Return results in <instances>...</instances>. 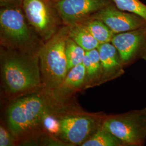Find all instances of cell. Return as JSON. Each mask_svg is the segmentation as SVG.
Returning a JSON list of instances; mask_svg holds the SVG:
<instances>
[{
  "mask_svg": "<svg viewBox=\"0 0 146 146\" xmlns=\"http://www.w3.org/2000/svg\"><path fill=\"white\" fill-rule=\"evenodd\" d=\"M100 44L111 42L115 34L104 22L90 17L81 22Z\"/></svg>",
  "mask_w": 146,
  "mask_h": 146,
  "instance_id": "cell-14",
  "label": "cell"
},
{
  "mask_svg": "<svg viewBox=\"0 0 146 146\" xmlns=\"http://www.w3.org/2000/svg\"><path fill=\"white\" fill-rule=\"evenodd\" d=\"M52 1H54L55 2H58V1H60V0H52Z\"/></svg>",
  "mask_w": 146,
  "mask_h": 146,
  "instance_id": "cell-22",
  "label": "cell"
},
{
  "mask_svg": "<svg viewBox=\"0 0 146 146\" xmlns=\"http://www.w3.org/2000/svg\"><path fill=\"white\" fill-rule=\"evenodd\" d=\"M86 80V70L84 64H80L72 68L62 84L52 90L54 98L56 100L62 99L80 88Z\"/></svg>",
  "mask_w": 146,
  "mask_h": 146,
  "instance_id": "cell-12",
  "label": "cell"
},
{
  "mask_svg": "<svg viewBox=\"0 0 146 146\" xmlns=\"http://www.w3.org/2000/svg\"><path fill=\"white\" fill-rule=\"evenodd\" d=\"M111 0H60L55 2L66 26L81 23L112 3Z\"/></svg>",
  "mask_w": 146,
  "mask_h": 146,
  "instance_id": "cell-8",
  "label": "cell"
},
{
  "mask_svg": "<svg viewBox=\"0 0 146 146\" xmlns=\"http://www.w3.org/2000/svg\"><path fill=\"white\" fill-rule=\"evenodd\" d=\"M98 49L102 67L101 78L111 79L123 73L120 54L111 42L100 44Z\"/></svg>",
  "mask_w": 146,
  "mask_h": 146,
  "instance_id": "cell-11",
  "label": "cell"
},
{
  "mask_svg": "<svg viewBox=\"0 0 146 146\" xmlns=\"http://www.w3.org/2000/svg\"><path fill=\"white\" fill-rule=\"evenodd\" d=\"M43 123L46 129L51 133L55 134L60 133V122L56 118L47 114L43 119Z\"/></svg>",
  "mask_w": 146,
  "mask_h": 146,
  "instance_id": "cell-19",
  "label": "cell"
},
{
  "mask_svg": "<svg viewBox=\"0 0 146 146\" xmlns=\"http://www.w3.org/2000/svg\"><path fill=\"white\" fill-rule=\"evenodd\" d=\"M60 134L69 143L82 145L100 126L99 118L89 115H70L59 120Z\"/></svg>",
  "mask_w": 146,
  "mask_h": 146,
  "instance_id": "cell-7",
  "label": "cell"
},
{
  "mask_svg": "<svg viewBox=\"0 0 146 146\" xmlns=\"http://www.w3.org/2000/svg\"><path fill=\"white\" fill-rule=\"evenodd\" d=\"M86 70V80L93 81L102 78V67L98 48L86 51L83 62Z\"/></svg>",
  "mask_w": 146,
  "mask_h": 146,
  "instance_id": "cell-16",
  "label": "cell"
},
{
  "mask_svg": "<svg viewBox=\"0 0 146 146\" xmlns=\"http://www.w3.org/2000/svg\"><path fill=\"white\" fill-rule=\"evenodd\" d=\"M81 146H121L125 145L119 138L102 125Z\"/></svg>",
  "mask_w": 146,
  "mask_h": 146,
  "instance_id": "cell-15",
  "label": "cell"
},
{
  "mask_svg": "<svg viewBox=\"0 0 146 146\" xmlns=\"http://www.w3.org/2000/svg\"><path fill=\"white\" fill-rule=\"evenodd\" d=\"M85 54L86 50L68 37L66 43V55L68 71L73 67L83 63Z\"/></svg>",
  "mask_w": 146,
  "mask_h": 146,
  "instance_id": "cell-17",
  "label": "cell"
},
{
  "mask_svg": "<svg viewBox=\"0 0 146 146\" xmlns=\"http://www.w3.org/2000/svg\"><path fill=\"white\" fill-rule=\"evenodd\" d=\"M69 37V27L64 25L38 51L43 84L48 89L58 87L68 73L66 43Z\"/></svg>",
  "mask_w": 146,
  "mask_h": 146,
  "instance_id": "cell-3",
  "label": "cell"
},
{
  "mask_svg": "<svg viewBox=\"0 0 146 146\" xmlns=\"http://www.w3.org/2000/svg\"><path fill=\"white\" fill-rule=\"evenodd\" d=\"M1 55L2 77L8 93H20L41 84L38 52L35 54L2 47Z\"/></svg>",
  "mask_w": 146,
  "mask_h": 146,
  "instance_id": "cell-1",
  "label": "cell"
},
{
  "mask_svg": "<svg viewBox=\"0 0 146 146\" xmlns=\"http://www.w3.org/2000/svg\"><path fill=\"white\" fill-rule=\"evenodd\" d=\"M102 125L125 146H142L146 140V108L110 116Z\"/></svg>",
  "mask_w": 146,
  "mask_h": 146,
  "instance_id": "cell-5",
  "label": "cell"
},
{
  "mask_svg": "<svg viewBox=\"0 0 146 146\" xmlns=\"http://www.w3.org/2000/svg\"><path fill=\"white\" fill-rule=\"evenodd\" d=\"M69 27V37L86 51L96 49L99 46L98 42L81 23Z\"/></svg>",
  "mask_w": 146,
  "mask_h": 146,
  "instance_id": "cell-13",
  "label": "cell"
},
{
  "mask_svg": "<svg viewBox=\"0 0 146 146\" xmlns=\"http://www.w3.org/2000/svg\"><path fill=\"white\" fill-rule=\"evenodd\" d=\"M121 11L139 16L146 21V5L140 0H111Z\"/></svg>",
  "mask_w": 146,
  "mask_h": 146,
  "instance_id": "cell-18",
  "label": "cell"
},
{
  "mask_svg": "<svg viewBox=\"0 0 146 146\" xmlns=\"http://www.w3.org/2000/svg\"><path fill=\"white\" fill-rule=\"evenodd\" d=\"M22 8L29 23L44 42L64 25L52 0H23Z\"/></svg>",
  "mask_w": 146,
  "mask_h": 146,
  "instance_id": "cell-6",
  "label": "cell"
},
{
  "mask_svg": "<svg viewBox=\"0 0 146 146\" xmlns=\"http://www.w3.org/2000/svg\"><path fill=\"white\" fill-rule=\"evenodd\" d=\"M46 101L38 95L16 100L8 108V125L13 135L19 136L30 131L42 122L48 111Z\"/></svg>",
  "mask_w": 146,
  "mask_h": 146,
  "instance_id": "cell-4",
  "label": "cell"
},
{
  "mask_svg": "<svg viewBox=\"0 0 146 146\" xmlns=\"http://www.w3.org/2000/svg\"><path fill=\"white\" fill-rule=\"evenodd\" d=\"M13 139L11 134L1 125L0 127V146H13Z\"/></svg>",
  "mask_w": 146,
  "mask_h": 146,
  "instance_id": "cell-20",
  "label": "cell"
},
{
  "mask_svg": "<svg viewBox=\"0 0 146 146\" xmlns=\"http://www.w3.org/2000/svg\"><path fill=\"white\" fill-rule=\"evenodd\" d=\"M111 43L117 49L123 65L139 58L146 61V27L115 34Z\"/></svg>",
  "mask_w": 146,
  "mask_h": 146,
  "instance_id": "cell-9",
  "label": "cell"
},
{
  "mask_svg": "<svg viewBox=\"0 0 146 146\" xmlns=\"http://www.w3.org/2000/svg\"><path fill=\"white\" fill-rule=\"evenodd\" d=\"M40 37L27 19L22 8L0 9V38L2 47L27 52L39 50Z\"/></svg>",
  "mask_w": 146,
  "mask_h": 146,
  "instance_id": "cell-2",
  "label": "cell"
},
{
  "mask_svg": "<svg viewBox=\"0 0 146 146\" xmlns=\"http://www.w3.org/2000/svg\"><path fill=\"white\" fill-rule=\"evenodd\" d=\"M104 22L114 34L146 27V21L136 14L119 9L112 3L92 16Z\"/></svg>",
  "mask_w": 146,
  "mask_h": 146,
  "instance_id": "cell-10",
  "label": "cell"
},
{
  "mask_svg": "<svg viewBox=\"0 0 146 146\" xmlns=\"http://www.w3.org/2000/svg\"><path fill=\"white\" fill-rule=\"evenodd\" d=\"M23 0H0L1 8H21Z\"/></svg>",
  "mask_w": 146,
  "mask_h": 146,
  "instance_id": "cell-21",
  "label": "cell"
}]
</instances>
